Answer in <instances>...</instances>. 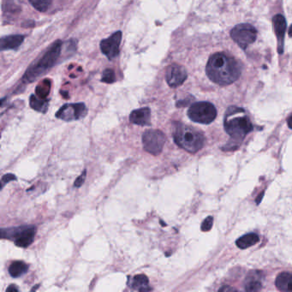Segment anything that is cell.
<instances>
[{"label":"cell","instance_id":"f546056e","mask_svg":"<svg viewBox=\"0 0 292 292\" xmlns=\"http://www.w3.org/2000/svg\"><path fill=\"white\" fill-rule=\"evenodd\" d=\"M262 194H263V193H262V194H260L259 200H256L257 204H259L260 202V200H262Z\"/></svg>","mask_w":292,"mask_h":292},{"label":"cell","instance_id":"3957f363","mask_svg":"<svg viewBox=\"0 0 292 292\" xmlns=\"http://www.w3.org/2000/svg\"><path fill=\"white\" fill-rule=\"evenodd\" d=\"M174 140L178 146L187 152H198L204 146V136L200 132L190 126L178 124L174 132Z\"/></svg>","mask_w":292,"mask_h":292},{"label":"cell","instance_id":"52a82bcc","mask_svg":"<svg viewBox=\"0 0 292 292\" xmlns=\"http://www.w3.org/2000/svg\"><path fill=\"white\" fill-rule=\"evenodd\" d=\"M230 36L242 49L246 50L248 46L256 42L257 31L250 24H238L230 31Z\"/></svg>","mask_w":292,"mask_h":292},{"label":"cell","instance_id":"277c9868","mask_svg":"<svg viewBox=\"0 0 292 292\" xmlns=\"http://www.w3.org/2000/svg\"><path fill=\"white\" fill-rule=\"evenodd\" d=\"M61 48H62V42L60 40L54 42L48 51L46 52L43 57L37 62V64L27 70L26 74L24 76V79L27 80V82H33L39 76L52 67L57 62L58 58H60Z\"/></svg>","mask_w":292,"mask_h":292},{"label":"cell","instance_id":"d4e9b609","mask_svg":"<svg viewBox=\"0 0 292 292\" xmlns=\"http://www.w3.org/2000/svg\"><path fill=\"white\" fill-rule=\"evenodd\" d=\"M86 170H84V172H82L80 176H78V178L76 179L74 182V187L76 188H79L82 185L84 184L85 180H86Z\"/></svg>","mask_w":292,"mask_h":292},{"label":"cell","instance_id":"2e32d148","mask_svg":"<svg viewBox=\"0 0 292 292\" xmlns=\"http://www.w3.org/2000/svg\"><path fill=\"white\" fill-rule=\"evenodd\" d=\"M275 284L280 292H292V274L282 272L276 278Z\"/></svg>","mask_w":292,"mask_h":292},{"label":"cell","instance_id":"f1b7e54d","mask_svg":"<svg viewBox=\"0 0 292 292\" xmlns=\"http://www.w3.org/2000/svg\"><path fill=\"white\" fill-rule=\"evenodd\" d=\"M289 36L290 37H292V25L289 28Z\"/></svg>","mask_w":292,"mask_h":292},{"label":"cell","instance_id":"8fae6325","mask_svg":"<svg viewBox=\"0 0 292 292\" xmlns=\"http://www.w3.org/2000/svg\"><path fill=\"white\" fill-rule=\"evenodd\" d=\"M187 76L188 73L182 66L174 64L167 67L166 78L167 84L172 88H176L182 85L187 79Z\"/></svg>","mask_w":292,"mask_h":292},{"label":"cell","instance_id":"83f0119b","mask_svg":"<svg viewBox=\"0 0 292 292\" xmlns=\"http://www.w3.org/2000/svg\"><path fill=\"white\" fill-rule=\"evenodd\" d=\"M287 122H288V126H289L290 128L292 130V115L289 116V118L287 120Z\"/></svg>","mask_w":292,"mask_h":292},{"label":"cell","instance_id":"9c48e42d","mask_svg":"<svg viewBox=\"0 0 292 292\" xmlns=\"http://www.w3.org/2000/svg\"><path fill=\"white\" fill-rule=\"evenodd\" d=\"M86 114H88V109L84 103L66 104L58 110L56 116L60 120L70 122L74 120L84 118Z\"/></svg>","mask_w":292,"mask_h":292},{"label":"cell","instance_id":"e0dca14e","mask_svg":"<svg viewBox=\"0 0 292 292\" xmlns=\"http://www.w3.org/2000/svg\"><path fill=\"white\" fill-rule=\"evenodd\" d=\"M259 236L256 233H250L246 235L242 236L240 238L238 239L236 242V244L242 250H245L248 248L252 247L254 244H256L259 242Z\"/></svg>","mask_w":292,"mask_h":292},{"label":"cell","instance_id":"7c38bea8","mask_svg":"<svg viewBox=\"0 0 292 292\" xmlns=\"http://www.w3.org/2000/svg\"><path fill=\"white\" fill-rule=\"evenodd\" d=\"M274 28L278 40V52L282 54L284 52V33L286 30V21L282 15H276L272 18Z\"/></svg>","mask_w":292,"mask_h":292},{"label":"cell","instance_id":"ffe728a7","mask_svg":"<svg viewBox=\"0 0 292 292\" xmlns=\"http://www.w3.org/2000/svg\"><path fill=\"white\" fill-rule=\"evenodd\" d=\"M262 288V282L258 280V278L252 277L248 278L247 283L245 284V290L246 292H257L260 290Z\"/></svg>","mask_w":292,"mask_h":292},{"label":"cell","instance_id":"44dd1931","mask_svg":"<svg viewBox=\"0 0 292 292\" xmlns=\"http://www.w3.org/2000/svg\"><path fill=\"white\" fill-rule=\"evenodd\" d=\"M54 0H30V4L40 12H45L52 6Z\"/></svg>","mask_w":292,"mask_h":292},{"label":"cell","instance_id":"6da1fadb","mask_svg":"<svg viewBox=\"0 0 292 292\" xmlns=\"http://www.w3.org/2000/svg\"><path fill=\"white\" fill-rule=\"evenodd\" d=\"M206 72L212 82L220 86H226L238 79L242 67L235 58L223 52H218L209 58Z\"/></svg>","mask_w":292,"mask_h":292},{"label":"cell","instance_id":"603a6c76","mask_svg":"<svg viewBox=\"0 0 292 292\" xmlns=\"http://www.w3.org/2000/svg\"><path fill=\"white\" fill-rule=\"evenodd\" d=\"M102 82H106V84H112L116 80V76L115 72L110 69H106L102 74Z\"/></svg>","mask_w":292,"mask_h":292},{"label":"cell","instance_id":"5bb4252c","mask_svg":"<svg viewBox=\"0 0 292 292\" xmlns=\"http://www.w3.org/2000/svg\"><path fill=\"white\" fill-rule=\"evenodd\" d=\"M128 286L134 290L144 292L152 290V288L149 286V280L146 275L139 274L134 278H128Z\"/></svg>","mask_w":292,"mask_h":292},{"label":"cell","instance_id":"484cf974","mask_svg":"<svg viewBox=\"0 0 292 292\" xmlns=\"http://www.w3.org/2000/svg\"><path fill=\"white\" fill-rule=\"evenodd\" d=\"M16 178L15 175H13V174H6V175L2 178V180H1V182H2V188H4V185H6V184H8L10 181L16 180Z\"/></svg>","mask_w":292,"mask_h":292},{"label":"cell","instance_id":"7402d4cb","mask_svg":"<svg viewBox=\"0 0 292 292\" xmlns=\"http://www.w3.org/2000/svg\"><path fill=\"white\" fill-rule=\"evenodd\" d=\"M48 80H45L43 84H40V86H37L36 90V94L37 96L42 98H46V96L49 94V90H50V84H46Z\"/></svg>","mask_w":292,"mask_h":292},{"label":"cell","instance_id":"d6986e66","mask_svg":"<svg viewBox=\"0 0 292 292\" xmlns=\"http://www.w3.org/2000/svg\"><path fill=\"white\" fill-rule=\"evenodd\" d=\"M30 103V106L33 108L34 110L43 114H45L49 106V102L46 98H42L36 96H31Z\"/></svg>","mask_w":292,"mask_h":292},{"label":"cell","instance_id":"ac0fdd59","mask_svg":"<svg viewBox=\"0 0 292 292\" xmlns=\"http://www.w3.org/2000/svg\"><path fill=\"white\" fill-rule=\"evenodd\" d=\"M30 266L24 262H14L10 266L9 274L12 278H19L27 272Z\"/></svg>","mask_w":292,"mask_h":292},{"label":"cell","instance_id":"8992f818","mask_svg":"<svg viewBox=\"0 0 292 292\" xmlns=\"http://www.w3.org/2000/svg\"><path fill=\"white\" fill-rule=\"evenodd\" d=\"M188 116L193 122L209 124L216 118L217 110L210 102H197L188 109Z\"/></svg>","mask_w":292,"mask_h":292},{"label":"cell","instance_id":"ba28073f","mask_svg":"<svg viewBox=\"0 0 292 292\" xmlns=\"http://www.w3.org/2000/svg\"><path fill=\"white\" fill-rule=\"evenodd\" d=\"M166 140L164 133L158 130H148L142 134L144 148L152 155H158L162 152Z\"/></svg>","mask_w":292,"mask_h":292},{"label":"cell","instance_id":"7a4b0ae2","mask_svg":"<svg viewBox=\"0 0 292 292\" xmlns=\"http://www.w3.org/2000/svg\"><path fill=\"white\" fill-rule=\"evenodd\" d=\"M224 128L235 142H241L253 130V124L242 108H230L224 118Z\"/></svg>","mask_w":292,"mask_h":292},{"label":"cell","instance_id":"9a60e30c","mask_svg":"<svg viewBox=\"0 0 292 292\" xmlns=\"http://www.w3.org/2000/svg\"><path fill=\"white\" fill-rule=\"evenodd\" d=\"M24 40V36H22V34L6 36L1 39L0 48L2 51L16 49L22 44Z\"/></svg>","mask_w":292,"mask_h":292},{"label":"cell","instance_id":"cb8c5ba5","mask_svg":"<svg viewBox=\"0 0 292 292\" xmlns=\"http://www.w3.org/2000/svg\"><path fill=\"white\" fill-rule=\"evenodd\" d=\"M212 224H214V218L212 216H208L205 220L203 221L200 229L202 232H209L212 229Z\"/></svg>","mask_w":292,"mask_h":292},{"label":"cell","instance_id":"5b68a950","mask_svg":"<svg viewBox=\"0 0 292 292\" xmlns=\"http://www.w3.org/2000/svg\"><path fill=\"white\" fill-rule=\"evenodd\" d=\"M36 232L34 226H22L1 230V236L14 242L18 247L27 248L33 242Z\"/></svg>","mask_w":292,"mask_h":292},{"label":"cell","instance_id":"4316f807","mask_svg":"<svg viewBox=\"0 0 292 292\" xmlns=\"http://www.w3.org/2000/svg\"><path fill=\"white\" fill-rule=\"evenodd\" d=\"M6 292H19V289H18V287L16 286L15 284H12V286H10L8 287V288H7V290H6Z\"/></svg>","mask_w":292,"mask_h":292},{"label":"cell","instance_id":"4fadbf2b","mask_svg":"<svg viewBox=\"0 0 292 292\" xmlns=\"http://www.w3.org/2000/svg\"><path fill=\"white\" fill-rule=\"evenodd\" d=\"M150 118L151 110L149 108H140L132 112L130 115V121L136 126H150Z\"/></svg>","mask_w":292,"mask_h":292},{"label":"cell","instance_id":"30bf717a","mask_svg":"<svg viewBox=\"0 0 292 292\" xmlns=\"http://www.w3.org/2000/svg\"><path fill=\"white\" fill-rule=\"evenodd\" d=\"M122 40V32L118 31L108 39L102 40L100 49L108 60H114L120 54V43Z\"/></svg>","mask_w":292,"mask_h":292}]
</instances>
